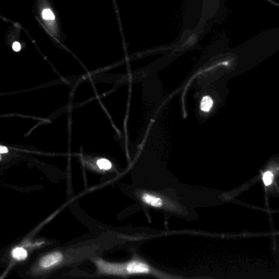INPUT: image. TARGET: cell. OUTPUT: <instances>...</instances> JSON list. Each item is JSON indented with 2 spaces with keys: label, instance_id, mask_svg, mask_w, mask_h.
Wrapping results in <instances>:
<instances>
[{
  "label": "cell",
  "instance_id": "obj_1",
  "mask_svg": "<svg viewBox=\"0 0 279 279\" xmlns=\"http://www.w3.org/2000/svg\"><path fill=\"white\" fill-rule=\"evenodd\" d=\"M34 13L53 43L59 48L63 46L67 37L54 0H35Z\"/></svg>",
  "mask_w": 279,
  "mask_h": 279
},
{
  "label": "cell",
  "instance_id": "obj_2",
  "mask_svg": "<svg viewBox=\"0 0 279 279\" xmlns=\"http://www.w3.org/2000/svg\"><path fill=\"white\" fill-rule=\"evenodd\" d=\"M96 264L99 272L103 274L122 276L132 274H155L159 276L149 264L140 259H134L123 264H112L101 259H98Z\"/></svg>",
  "mask_w": 279,
  "mask_h": 279
},
{
  "label": "cell",
  "instance_id": "obj_3",
  "mask_svg": "<svg viewBox=\"0 0 279 279\" xmlns=\"http://www.w3.org/2000/svg\"><path fill=\"white\" fill-rule=\"evenodd\" d=\"M140 198L142 202L145 203L147 206H152L155 208H162L163 206H165V200L160 198V196L156 194L142 193L140 195Z\"/></svg>",
  "mask_w": 279,
  "mask_h": 279
},
{
  "label": "cell",
  "instance_id": "obj_4",
  "mask_svg": "<svg viewBox=\"0 0 279 279\" xmlns=\"http://www.w3.org/2000/svg\"><path fill=\"white\" fill-rule=\"evenodd\" d=\"M62 259V255L60 252H54L43 257L40 262L41 269H48L59 264Z\"/></svg>",
  "mask_w": 279,
  "mask_h": 279
},
{
  "label": "cell",
  "instance_id": "obj_5",
  "mask_svg": "<svg viewBox=\"0 0 279 279\" xmlns=\"http://www.w3.org/2000/svg\"><path fill=\"white\" fill-rule=\"evenodd\" d=\"M12 256L17 260H24L28 257V253L25 248L18 246L15 249H13V251H12Z\"/></svg>",
  "mask_w": 279,
  "mask_h": 279
},
{
  "label": "cell",
  "instance_id": "obj_6",
  "mask_svg": "<svg viewBox=\"0 0 279 279\" xmlns=\"http://www.w3.org/2000/svg\"><path fill=\"white\" fill-rule=\"evenodd\" d=\"M214 101L210 96H205L200 101V108L203 112H209L213 107Z\"/></svg>",
  "mask_w": 279,
  "mask_h": 279
},
{
  "label": "cell",
  "instance_id": "obj_7",
  "mask_svg": "<svg viewBox=\"0 0 279 279\" xmlns=\"http://www.w3.org/2000/svg\"><path fill=\"white\" fill-rule=\"evenodd\" d=\"M262 181L265 187L271 186L274 181V173L270 170H266L265 172L263 173Z\"/></svg>",
  "mask_w": 279,
  "mask_h": 279
},
{
  "label": "cell",
  "instance_id": "obj_8",
  "mask_svg": "<svg viewBox=\"0 0 279 279\" xmlns=\"http://www.w3.org/2000/svg\"><path fill=\"white\" fill-rule=\"evenodd\" d=\"M97 165L99 166V169L103 170H109L112 167V163L107 159H100L97 161Z\"/></svg>",
  "mask_w": 279,
  "mask_h": 279
},
{
  "label": "cell",
  "instance_id": "obj_9",
  "mask_svg": "<svg viewBox=\"0 0 279 279\" xmlns=\"http://www.w3.org/2000/svg\"><path fill=\"white\" fill-rule=\"evenodd\" d=\"M21 44H20V42H18V41H15V42H13V44H12V48H13V51H15V52H20L21 50Z\"/></svg>",
  "mask_w": 279,
  "mask_h": 279
},
{
  "label": "cell",
  "instance_id": "obj_10",
  "mask_svg": "<svg viewBox=\"0 0 279 279\" xmlns=\"http://www.w3.org/2000/svg\"><path fill=\"white\" fill-rule=\"evenodd\" d=\"M8 149L6 147L3 146H0V154H3V153H8Z\"/></svg>",
  "mask_w": 279,
  "mask_h": 279
},
{
  "label": "cell",
  "instance_id": "obj_11",
  "mask_svg": "<svg viewBox=\"0 0 279 279\" xmlns=\"http://www.w3.org/2000/svg\"><path fill=\"white\" fill-rule=\"evenodd\" d=\"M2 160V157H1V156H0V160Z\"/></svg>",
  "mask_w": 279,
  "mask_h": 279
}]
</instances>
